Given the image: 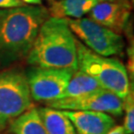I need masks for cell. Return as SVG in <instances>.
<instances>
[{"label":"cell","instance_id":"obj_5","mask_svg":"<svg viewBox=\"0 0 134 134\" xmlns=\"http://www.w3.org/2000/svg\"><path fill=\"white\" fill-rule=\"evenodd\" d=\"M68 24L75 37L97 55L112 57L122 53L124 40L121 34L97 24L87 16L68 19Z\"/></svg>","mask_w":134,"mask_h":134},{"label":"cell","instance_id":"obj_9","mask_svg":"<svg viewBox=\"0 0 134 134\" xmlns=\"http://www.w3.org/2000/svg\"><path fill=\"white\" fill-rule=\"evenodd\" d=\"M77 134H107L115 125L112 115L90 110H63Z\"/></svg>","mask_w":134,"mask_h":134},{"label":"cell","instance_id":"obj_13","mask_svg":"<svg viewBox=\"0 0 134 134\" xmlns=\"http://www.w3.org/2000/svg\"><path fill=\"white\" fill-rule=\"evenodd\" d=\"M99 83L91 76L77 69L72 74L66 90L63 93L62 98H74L81 96H86L91 92L101 90Z\"/></svg>","mask_w":134,"mask_h":134},{"label":"cell","instance_id":"obj_19","mask_svg":"<svg viewBox=\"0 0 134 134\" xmlns=\"http://www.w3.org/2000/svg\"><path fill=\"white\" fill-rule=\"evenodd\" d=\"M9 134H12V133H9Z\"/></svg>","mask_w":134,"mask_h":134},{"label":"cell","instance_id":"obj_17","mask_svg":"<svg viewBox=\"0 0 134 134\" xmlns=\"http://www.w3.org/2000/svg\"><path fill=\"white\" fill-rule=\"evenodd\" d=\"M25 5H42V0H20Z\"/></svg>","mask_w":134,"mask_h":134},{"label":"cell","instance_id":"obj_18","mask_svg":"<svg viewBox=\"0 0 134 134\" xmlns=\"http://www.w3.org/2000/svg\"><path fill=\"white\" fill-rule=\"evenodd\" d=\"M48 1H50V2H53V1H56V0H48Z\"/></svg>","mask_w":134,"mask_h":134},{"label":"cell","instance_id":"obj_15","mask_svg":"<svg viewBox=\"0 0 134 134\" xmlns=\"http://www.w3.org/2000/svg\"><path fill=\"white\" fill-rule=\"evenodd\" d=\"M25 5L20 0H0V9L5 8H13V7H19Z\"/></svg>","mask_w":134,"mask_h":134},{"label":"cell","instance_id":"obj_1","mask_svg":"<svg viewBox=\"0 0 134 134\" xmlns=\"http://www.w3.org/2000/svg\"><path fill=\"white\" fill-rule=\"evenodd\" d=\"M49 11L42 5L0 9V66L26 59Z\"/></svg>","mask_w":134,"mask_h":134},{"label":"cell","instance_id":"obj_11","mask_svg":"<svg viewBox=\"0 0 134 134\" xmlns=\"http://www.w3.org/2000/svg\"><path fill=\"white\" fill-rule=\"evenodd\" d=\"M8 130L12 134H49L35 106L15 118L8 125Z\"/></svg>","mask_w":134,"mask_h":134},{"label":"cell","instance_id":"obj_14","mask_svg":"<svg viewBox=\"0 0 134 134\" xmlns=\"http://www.w3.org/2000/svg\"><path fill=\"white\" fill-rule=\"evenodd\" d=\"M123 111H124V122L123 128L125 134L134 133V92L133 85L131 83L128 94L123 99Z\"/></svg>","mask_w":134,"mask_h":134},{"label":"cell","instance_id":"obj_8","mask_svg":"<svg viewBox=\"0 0 134 134\" xmlns=\"http://www.w3.org/2000/svg\"><path fill=\"white\" fill-rule=\"evenodd\" d=\"M132 4L130 0H104L96 5L86 16L97 24L121 34L129 22Z\"/></svg>","mask_w":134,"mask_h":134},{"label":"cell","instance_id":"obj_12","mask_svg":"<svg viewBox=\"0 0 134 134\" xmlns=\"http://www.w3.org/2000/svg\"><path fill=\"white\" fill-rule=\"evenodd\" d=\"M39 114L49 134H77L71 120L63 110L52 107H40Z\"/></svg>","mask_w":134,"mask_h":134},{"label":"cell","instance_id":"obj_3","mask_svg":"<svg viewBox=\"0 0 134 134\" xmlns=\"http://www.w3.org/2000/svg\"><path fill=\"white\" fill-rule=\"evenodd\" d=\"M77 55L79 70L93 77L102 88L124 99L131 85L127 70L119 60L97 55L77 39Z\"/></svg>","mask_w":134,"mask_h":134},{"label":"cell","instance_id":"obj_6","mask_svg":"<svg viewBox=\"0 0 134 134\" xmlns=\"http://www.w3.org/2000/svg\"><path fill=\"white\" fill-rule=\"evenodd\" d=\"M74 71L32 67L26 72L33 101L49 103L62 97Z\"/></svg>","mask_w":134,"mask_h":134},{"label":"cell","instance_id":"obj_16","mask_svg":"<svg viewBox=\"0 0 134 134\" xmlns=\"http://www.w3.org/2000/svg\"><path fill=\"white\" fill-rule=\"evenodd\" d=\"M107 134H125V131L122 125H114Z\"/></svg>","mask_w":134,"mask_h":134},{"label":"cell","instance_id":"obj_7","mask_svg":"<svg viewBox=\"0 0 134 134\" xmlns=\"http://www.w3.org/2000/svg\"><path fill=\"white\" fill-rule=\"evenodd\" d=\"M45 106L59 110L99 111L114 116H120L123 113V100L104 88L79 97L57 99L46 103Z\"/></svg>","mask_w":134,"mask_h":134},{"label":"cell","instance_id":"obj_10","mask_svg":"<svg viewBox=\"0 0 134 134\" xmlns=\"http://www.w3.org/2000/svg\"><path fill=\"white\" fill-rule=\"evenodd\" d=\"M104 0H56L51 2L48 9L52 17L79 19L86 17L91 9Z\"/></svg>","mask_w":134,"mask_h":134},{"label":"cell","instance_id":"obj_2","mask_svg":"<svg viewBox=\"0 0 134 134\" xmlns=\"http://www.w3.org/2000/svg\"><path fill=\"white\" fill-rule=\"evenodd\" d=\"M26 60L32 67L77 71V38L68 19L49 16L39 29Z\"/></svg>","mask_w":134,"mask_h":134},{"label":"cell","instance_id":"obj_4","mask_svg":"<svg viewBox=\"0 0 134 134\" xmlns=\"http://www.w3.org/2000/svg\"><path fill=\"white\" fill-rule=\"evenodd\" d=\"M33 106L26 74L18 70L0 72V130Z\"/></svg>","mask_w":134,"mask_h":134}]
</instances>
